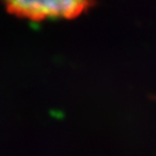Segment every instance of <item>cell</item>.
I'll list each match as a JSON object with an SVG mask.
<instances>
[{
    "mask_svg": "<svg viewBox=\"0 0 156 156\" xmlns=\"http://www.w3.org/2000/svg\"><path fill=\"white\" fill-rule=\"evenodd\" d=\"M90 6L91 2L86 0H53V1L15 0V1H6L5 9L11 15L20 19L42 21L46 19L75 17Z\"/></svg>",
    "mask_w": 156,
    "mask_h": 156,
    "instance_id": "cell-1",
    "label": "cell"
}]
</instances>
